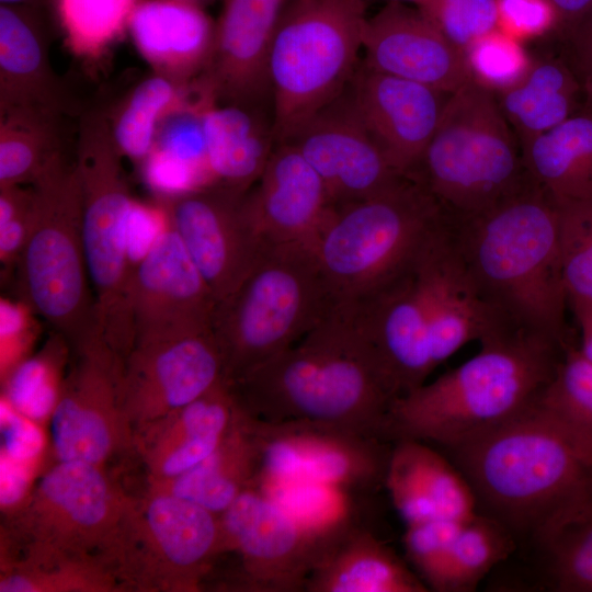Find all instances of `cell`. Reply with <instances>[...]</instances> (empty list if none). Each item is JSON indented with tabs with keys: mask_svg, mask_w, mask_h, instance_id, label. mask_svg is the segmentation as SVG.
<instances>
[{
	"mask_svg": "<svg viewBox=\"0 0 592 592\" xmlns=\"http://www.w3.org/2000/svg\"><path fill=\"white\" fill-rule=\"evenodd\" d=\"M340 305L396 397L426 383L466 343L508 325L479 293L446 214L397 272Z\"/></svg>",
	"mask_w": 592,
	"mask_h": 592,
	"instance_id": "cell-1",
	"label": "cell"
},
{
	"mask_svg": "<svg viewBox=\"0 0 592 592\" xmlns=\"http://www.w3.org/2000/svg\"><path fill=\"white\" fill-rule=\"evenodd\" d=\"M228 385L260 420L314 421L388 442L396 396L339 304L293 345Z\"/></svg>",
	"mask_w": 592,
	"mask_h": 592,
	"instance_id": "cell-2",
	"label": "cell"
},
{
	"mask_svg": "<svg viewBox=\"0 0 592 592\" xmlns=\"http://www.w3.org/2000/svg\"><path fill=\"white\" fill-rule=\"evenodd\" d=\"M479 342L480 351L460 366L392 401L388 442L449 449L520 418L534 408L572 341L505 326Z\"/></svg>",
	"mask_w": 592,
	"mask_h": 592,
	"instance_id": "cell-3",
	"label": "cell"
},
{
	"mask_svg": "<svg viewBox=\"0 0 592 592\" xmlns=\"http://www.w3.org/2000/svg\"><path fill=\"white\" fill-rule=\"evenodd\" d=\"M452 220L466 266L487 304L517 328L571 342L557 201L531 178L491 208Z\"/></svg>",
	"mask_w": 592,
	"mask_h": 592,
	"instance_id": "cell-4",
	"label": "cell"
},
{
	"mask_svg": "<svg viewBox=\"0 0 592 592\" xmlns=\"http://www.w3.org/2000/svg\"><path fill=\"white\" fill-rule=\"evenodd\" d=\"M446 451L470 486L478 513L504 526L517 544H531L592 486V468L535 408Z\"/></svg>",
	"mask_w": 592,
	"mask_h": 592,
	"instance_id": "cell-5",
	"label": "cell"
},
{
	"mask_svg": "<svg viewBox=\"0 0 592 592\" xmlns=\"http://www.w3.org/2000/svg\"><path fill=\"white\" fill-rule=\"evenodd\" d=\"M338 305L308 246L269 243L246 277L217 303L212 331L225 382L286 350Z\"/></svg>",
	"mask_w": 592,
	"mask_h": 592,
	"instance_id": "cell-6",
	"label": "cell"
},
{
	"mask_svg": "<svg viewBox=\"0 0 592 592\" xmlns=\"http://www.w3.org/2000/svg\"><path fill=\"white\" fill-rule=\"evenodd\" d=\"M453 219L478 215L531 179L493 91L471 79L449 94L412 175Z\"/></svg>",
	"mask_w": 592,
	"mask_h": 592,
	"instance_id": "cell-7",
	"label": "cell"
},
{
	"mask_svg": "<svg viewBox=\"0 0 592 592\" xmlns=\"http://www.w3.org/2000/svg\"><path fill=\"white\" fill-rule=\"evenodd\" d=\"M31 185L34 216L13 278L15 296L76 349L102 332L83 250L75 162L60 155Z\"/></svg>",
	"mask_w": 592,
	"mask_h": 592,
	"instance_id": "cell-8",
	"label": "cell"
},
{
	"mask_svg": "<svg viewBox=\"0 0 592 592\" xmlns=\"http://www.w3.org/2000/svg\"><path fill=\"white\" fill-rule=\"evenodd\" d=\"M123 158L106 112L84 110L79 116L75 159L83 250L102 335L124 360L134 343L129 293L135 269L130 237L135 201Z\"/></svg>",
	"mask_w": 592,
	"mask_h": 592,
	"instance_id": "cell-9",
	"label": "cell"
},
{
	"mask_svg": "<svg viewBox=\"0 0 592 592\" xmlns=\"http://www.w3.org/2000/svg\"><path fill=\"white\" fill-rule=\"evenodd\" d=\"M365 21V0L287 1L267 65L276 144L291 140L346 90Z\"/></svg>",
	"mask_w": 592,
	"mask_h": 592,
	"instance_id": "cell-10",
	"label": "cell"
},
{
	"mask_svg": "<svg viewBox=\"0 0 592 592\" xmlns=\"http://www.w3.org/2000/svg\"><path fill=\"white\" fill-rule=\"evenodd\" d=\"M445 212L415 179L334 206L310 243L338 304L350 303L397 272Z\"/></svg>",
	"mask_w": 592,
	"mask_h": 592,
	"instance_id": "cell-11",
	"label": "cell"
},
{
	"mask_svg": "<svg viewBox=\"0 0 592 592\" xmlns=\"http://www.w3.org/2000/svg\"><path fill=\"white\" fill-rule=\"evenodd\" d=\"M132 501L104 467L56 462L9 514L1 562L102 561Z\"/></svg>",
	"mask_w": 592,
	"mask_h": 592,
	"instance_id": "cell-12",
	"label": "cell"
},
{
	"mask_svg": "<svg viewBox=\"0 0 592 592\" xmlns=\"http://www.w3.org/2000/svg\"><path fill=\"white\" fill-rule=\"evenodd\" d=\"M223 553L220 514L148 489L133 498L103 563L124 591H197Z\"/></svg>",
	"mask_w": 592,
	"mask_h": 592,
	"instance_id": "cell-13",
	"label": "cell"
},
{
	"mask_svg": "<svg viewBox=\"0 0 592 592\" xmlns=\"http://www.w3.org/2000/svg\"><path fill=\"white\" fill-rule=\"evenodd\" d=\"M123 358L98 335L71 349L61 392L49 420L56 462L98 466L134 448V430L123 408Z\"/></svg>",
	"mask_w": 592,
	"mask_h": 592,
	"instance_id": "cell-14",
	"label": "cell"
},
{
	"mask_svg": "<svg viewBox=\"0 0 592 592\" xmlns=\"http://www.w3.org/2000/svg\"><path fill=\"white\" fill-rule=\"evenodd\" d=\"M251 424L260 449L257 477L308 480L346 491L385 482L389 442L306 420L270 422L251 415Z\"/></svg>",
	"mask_w": 592,
	"mask_h": 592,
	"instance_id": "cell-15",
	"label": "cell"
},
{
	"mask_svg": "<svg viewBox=\"0 0 592 592\" xmlns=\"http://www.w3.org/2000/svg\"><path fill=\"white\" fill-rule=\"evenodd\" d=\"M248 192L213 184L160 198L217 303L237 288L267 244L250 213Z\"/></svg>",
	"mask_w": 592,
	"mask_h": 592,
	"instance_id": "cell-16",
	"label": "cell"
},
{
	"mask_svg": "<svg viewBox=\"0 0 592 592\" xmlns=\"http://www.w3.org/2000/svg\"><path fill=\"white\" fill-rule=\"evenodd\" d=\"M129 304L133 345L212 330L216 297L169 221L135 265Z\"/></svg>",
	"mask_w": 592,
	"mask_h": 592,
	"instance_id": "cell-17",
	"label": "cell"
},
{
	"mask_svg": "<svg viewBox=\"0 0 592 592\" xmlns=\"http://www.w3.org/2000/svg\"><path fill=\"white\" fill-rule=\"evenodd\" d=\"M225 382L213 331L134 344L123 360L121 392L133 430L194 401Z\"/></svg>",
	"mask_w": 592,
	"mask_h": 592,
	"instance_id": "cell-18",
	"label": "cell"
},
{
	"mask_svg": "<svg viewBox=\"0 0 592 592\" xmlns=\"http://www.w3.org/2000/svg\"><path fill=\"white\" fill-rule=\"evenodd\" d=\"M223 553L238 555L246 585L255 591L304 590L321 555L318 543L255 488L221 514Z\"/></svg>",
	"mask_w": 592,
	"mask_h": 592,
	"instance_id": "cell-19",
	"label": "cell"
},
{
	"mask_svg": "<svg viewBox=\"0 0 592 592\" xmlns=\"http://www.w3.org/2000/svg\"><path fill=\"white\" fill-rule=\"evenodd\" d=\"M345 95L392 168L412 178L449 94L361 62Z\"/></svg>",
	"mask_w": 592,
	"mask_h": 592,
	"instance_id": "cell-20",
	"label": "cell"
},
{
	"mask_svg": "<svg viewBox=\"0 0 592 592\" xmlns=\"http://www.w3.org/2000/svg\"><path fill=\"white\" fill-rule=\"evenodd\" d=\"M287 143L319 174L333 207L377 194L406 177L389 163L352 109L345 91Z\"/></svg>",
	"mask_w": 592,
	"mask_h": 592,
	"instance_id": "cell-21",
	"label": "cell"
},
{
	"mask_svg": "<svg viewBox=\"0 0 592 592\" xmlns=\"http://www.w3.org/2000/svg\"><path fill=\"white\" fill-rule=\"evenodd\" d=\"M363 62L379 72L452 94L473 79L465 54L455 48L417 7L389 1L366 18Z\"/></svg>",
	"mask_w": 592,
	"mask_h": 592,
	"instance_id": "cell-22",
	"label": "cell"
},
{
	"mask_svg": "<svg viewBox=\"0 0 592 592\" xmlns=\"http://www.w3.org/2000/svg\"><path fill=\"white\" fill-rule=\"evenodd\" d=\"M288 0H223L209 61L198 77L219 103L257 107L269 86V57Z\"/></svg>",
	"mask_w": 592,
	"mask_h": 592,
	"instance_id": "cell-23",
	"label": "cell"
},
{
	"mask_svg": "<svg viewBox=\"0 0 592 592\" xmlns=\"http://www.w3.org/2000/svg\"><path fill=\"white\" fill-rule=\"evenodd\" d=\"M247 201L269 243L309 247L333 208L321 178L291 143L275 145Z\"/></svg>",
	"mask_w": 592,
	"mask_h": 592,
	"instance_id": "cell-24",
	"label": "cell"
},
{
	"mask_svg": "<svg viewBox=\"0 0 592 592\" xmlns=\"http://www.w3.org/2000/svg\"><path fill=\"white\" fill-rule=\"evenodd\" d=\"M77 114L66 83L49 56L42 11L0 4V111Z\"/></svg>",
	"mask_w": 592,
	"mask_h": 592,
	"instance_id": "cell-25",
	"label": "cell"
},
{
	"mask_svg": "<svg viewBox=\"0 0 592 592\" xmlns=\"http://www.w3.org/2000/svg\"><path fill=\"white\" fill-rule=\"evenodd\" d=\"M238 401L221 382L194 401L134 431V448L147 469L148 483L174 478L197 465L223 441Z\"/></svg>",
	"mask_w": 592,
	"mask_h": 592,
	"instance_id": "cell-26",
	"label": "cell"
},
{
	"mask_svg": "<svg viewBox=\"0 0 592 592\" xmlns=\"http://www.w3.org/2000/svg\"><path fill=\"white\" fill-rule=\"evenodd\" d=\"M384 486L407 525L468 521L478 513L474 492L462 473L421 441L392 442Z\"/></svg>",
	"mask_w": 592,
	"mask_h": 592,
	"instance_id": "cell-27",
	"label": "cell"
},
{
	"mask_svg": "<svg viewBox=\"0 0 592 592\" xmlns=\"http://www.w3.org/2000/svg\"><path fill=\"white\" fill-rule=\"evenodd\" d=\"M127 30L152 71L179 82L195 80L209 61L215 21L202 5L180 0H139Z\"/></svg>",
	"mask_w": 592,
	"mask_h": 592,
	"instance_id": "cell-28",
	"label": "cell"
},
{
	"mask_svg": "<svg viewBox=\"0 0 592 592\" xmlns=\"http://www.w3.org/2000/svg\"><path fill=\"white\" fill-rule=\"evenodd\" d=\"M309 592H426L421 578L366 530L349 527L315 563Z\"/></svg>",
	"mask_w": 592,
	"mask_h": 592,
	"instance_id": "cell-29",
	"label": "cell"
},
{
	"mask_svg": "<svg viewBox=\"0 0 592 592\" xmlns=\"http://www.w3.org/2000/svg\"><path fill=\"white\" fill-rule=\"evenodd\" d=\"M259 469L260 449L251 415L239 405L231 426L212 454L174 478L148 485L150 490L183 498L221 514L253 487Z\"/></svg>",
	"mask_w": 592,
	"mask_h": 592,
	"instance_id": "cell-30",
	"label": "cell"
},
{
	"mask_svg": "<svg viewBox=\"0 0 592 592\" xmlns=\"http://www.w3.org/2000/svg\"><path fill=\"white\" fill-rule=\"evenodd\" d=\"M207 166L213 184L248 192L263 173L275 146L255 107L207 99L202 106Z\"/></svg>",
	"mask_w": 592,
	"mask_h": 592,
	"instance_id": "cell-31",
	"label": "cell"
},
{
	"mask_svg": "<svg viewBox=\"0 0 592 592\" xmlns=\"http://www.w3.org/2000/svg\"><path fill=\"white\" fill-rule=\"evenodd\" d=\"M521 151L528 175L555 200L592 198V112L570 116Z\"/></svg>",
	"mask_w": 592,
	"mask_h": 592,
	"instance_id": "cell-32",
	"label": "cell"
},
{
	"mask_svg": "<svg viewBox=\"0 0 592 592\" xmlns=\"http://www.w3.org/2000/svg\"><path fill=\"white\" fill-rule=\"evenodd\" d=\"M500 92V107L523 146L576 114L582 82L563 60L544 58Z\"/></svg>",
	"mask_w": 592,
	"mask_h": 592,
	"instance_id": "cell-33",
	"label": "cell"
},
{
	"mask_svg": "<svg viewBox=\"0 0 592 592\" xmlns=\"http://www.w3.org/2000/svg\"><path fill=\"white\" fill-rule=\"evenodd\" d=\"M531 545L549 590L592 592V486L561 509Z\"/></svg>",
	"mask_w": 592,
	"mask_h": 592,
	"instance_id": "cell-34",
	"label": "cell"
},
{
	"mask_svg": "<svg viewBox=\"0 0 592 592\" xmlns=\"http://www.w3.org/2000/svg\"><path fill=\"white\" fill-rule=\"evenodd\" d=\"M194 80L179 82L152 71L140 80L107 114L117 149L124 158L141 166L155 147L162 119L195 100Z\"/></svg>",
	"mask_w": 592,
	"mask_h": 592,
	"instance_id": "cell-35",
	"label": "cell"
},
{
	"mask_svg": "<svg viewBox=\"0 0 592 592\" xmlns=\"http://www.w3.org/2000/svg\"><path fill=\"white\" fill-rule=\"evenodd\" d=\"M534 408L592 468V362L571 342Z\"/></svg>",
	"mask_w": 592,
	"mask_h": 592,
	"instance_id": "cell-36",
	"label": "cell"
},
{
	"mask_svg": "<svg viewBox=\"0 0 592 592\" xmlns=\"http://www.w3.org/2000/svg\"><path fill=\"white\" fill-rule=\"evenodd\" d=\"M59 116L0 111V186L31 185L60 155Z\"/></svg>",
	"mask_w": 592,
	"mask_h": 592,
	"instance_id": "cell-37",
	"label": "cell"
},
{
	"mask_svg": "<svg viewBox=\"0 0 592 592\" xmlns=\"http://www.w3.org/2000/svg\"><path fill=\"white\" fill-rule=\"evenodd\" d=\"M252 488L282 508L318 543L321 554L352 526L349 491L339 487L308 480L258 476Z\"/></svg>",
	"mask_w": 592,
	"mask_h": 592,
	"instance_id": "cell-38",
	"label": "cell"
},
{
	"mask_svg": "<svg viewBox=\"0 0 592 592\" xmlns=\"http://www.w3.org/2000/svg\"><path fill=\"white\" fill-rule=\"evenodd\" d=\"M514 536L494 520L477 513L466 521L433 581L436 592H470L516 550Z\"/></svg>",
	"mask_w": 592,
	"mask_h": 592,
	"instance_id": "cell-39",
	"label": "cell"
},
{
	"mask_svg": "<svg viewBox=\"0 0 592 592\" xmlns=\"http://www.w3.org/2000/svg\"><path fill=\"white\" fill-rule=\"evenodd\" d=\"M71 348L52 331L41 349L1 379L3 397L18 412L43 424L57 406L68 369Z\"/></svg>",
	"mask_w": 592,
	"mask_h": 592,
	"instance_id": "cell-40",
	"label": "cell"
},
{
	"mask_svg": "<svg viewBox=\"0 0 592 592\" xmlns=\"http://www.w3.org/2000/svg\"><path fill=\"white\" fill-rule=\"evenodd\" d=\"M1 592L123 591L99 559H58L43 562H1Z\"/></svg>",
	"mask_w": 592,
	"mask_h": 592,
	"instance_id": "cell-41",
	"label": "cell"
},
{
	"mask_svg": "<svg viewBox=\"0 0 592 592\" xmlns=\"http://www.w3.org/2000/svg\"><path fill=\"white\" fill-rule=\"evenodd\" d=\"M139 0H53L71 53L99 58L128 29Z\"/></svg>",
	"mask_w": 592,
	"mask_h": 592,
	"instance_id": "cell-42",
	"label": "cell"
},
{
	"mask_svg": "<svg viewBox=\"0 0 592 592\" xmlns=\"http://www.w3.org/2000/svg\"><path fill=\"white\" fill-rule=\"evenodd\" d=\"M556 201L561 270L568 301L592 305V198Z\"/></svg>",
	"mask_w": 592,
	"mask_h": 592,
	"instance_id": "cell-43",
	"label": "cell"
},
{
	"mask_svg": "<svg viewBox=\"0 0 592 592\" xmlns=\"http://www.w3.org/2000/svg\"><path fill=\"white\" fill-rule=\"evenodd\" d=\"M465 58L473 79L492 91L519 82L533 62L521 41L499 29L473 43Z\"/></svg>",
	"mask_w": 592,
	"mask_h": 592,
	"instance_id": "cell-44",
	"label": "cell"
},
{
	"mask_svg": "<svg viewBox=\"0 0 592 592\" xmlns=\"http://www.w3.org/2000/svg\"><path fill=\"white\" fill-rule=\"evenodd\" d=\"M458 50L498 30L497 0H425L417 7Z\"/></svg>",
	"mask_w": 592,
	"mask_h": 592,
	"instance_id": "cell-45",
	"label": "cell"
},
{
	"mask_svg": "<svg viewBox=\"0 0 592 592\" xmlns=\"http://www.w3.org/2000/svg\"><path fill=\"white\" fill-rule=\"evenodd\" d=\"M34 216L32 185L0 186V269L3 285L13 282Z\"/></svg>",
	"mask_w": 592,
	"mask_h": 592,
	"instance_id": "cell-46",
	"label": "cell"
},
{
	"mask_svg": "<svg viewBox=\"0 0 592 592\" xmlns=\"http://www.w3.org/2000/svg\"><path fill=\"white\" fill-rule=\"evenodd\" d=\"M43 320L16 296L0 298V375L3 379L33 352Z\"/></svg>",
	"mask_w": 592,
	"mask_h": 592,
	"instance_id": "cell-47",
	"label": "cell"
},
{
	"mask_svg": "<svg viewBox=\"0 0 592 592\" xmlns=\"http://www.w3.org/2000/svg\"><path fill=\"white\" fill-rule=\"evenodd\" d=\"M465 522L432 520L407 525L403 536L407 557L429 590Z\"/></svg>",
	"mask_w": 592,
	"mask_h": 592,
	"instance_id": "cell-48",
	"label": "cell"
},
{
	"mask_svg": "<svg viewBox=\"0 0 592 592\" xmlns=\"http://www.w3.org/2000/svg\"><path fill=\"white\" fill-rule=\"evenodd\" d=\"M498 29L522 41L544 35L558 26L555 9L547 0H497Z\"/></svg>",
	"mask_w": 592,
	"mask_h": 592,
	"instance_id": "cell-49",
	"label": "cell"
},
{
	"mask_svg": "<svg viewBox=\"0 0 592 592\" xmlns=\"http://www.w3.org/2000/svg\"><path fill=\"white\" fill-rule=\"evenodd\" d=\"M1 454L34 465L44 448L39 423L18 412L1 397Z\"/></svg>",
	"mask_w": 592,
	"mask_h": 592,
	"instance_id": "cell-50",
	"label": "cell"
},
{
	"mask_svg": "<svg viewBox=\"0 0 592 592\" xmlns=\"http://www.w3.org/2000/svg\"><path fill=\"white\" fill-rule=\"evenodd\" d=\"M1 509L10 514L18 510L29 498L32 488V464L14 460L3 454L0 457Z\"/></svg>",
	"mask_w": 592,
	"mask_h": 592,
	"instance_id": "cell-51",
	"label": "cell"
},
{
	"mask_svg": "<svg viewBox=\"0 0 592 592\" xmlns=\"http://www.w3.org/2000/svg\"><path fill=\"white\" fill-rule=\"evenodd\" d=\"M565 35L569 44L573 70L582 80L592 69V4L565 32Z\"/></svg>",
	"mask_w": 592,
	"mask_h": 592,
	"instance_id": "cell-52",
	"label": "cell"
},
{
	"mask_svg": "<svg viewBox=\"0 0 592 592\" xmlns=\"http://www.w3.org/2000/svg\"><path fill=\"white\" fill-rule=\"evenodd\" d=\"M568 303L580 331L581 342L579 349L592 362V305L577 300H569Z\"/></svg>",
	"mask_w": 592,
	"mask_h": 592,
	"instance_id": "cell-53",
	"label": "cell"
},
{
	"mask_svg": "<svg viewBox=\"0 0 592 592\" xmlns=\"http://www.w3.org/2000/svg\"><path fill=\"white\" fill-rule=\"evenodd\" d=\"M556 11L563 33L591 7L592 0H547Z\"/></svg>",
	"mask_w": 592,
	"mask_h": 592,
	"instance_id": "cell-54",
	"label": "cell"
},
{
	"mask_svg": "<svg viewBox=\"0 0 592 592\" xmlns=\"http://www.w3.org/2000/svg\"><path fill=\"white\" fill-rule=\"evenodd\" d=\"M49 3H53V0H0V4L30 8L38 11H42Z\"/></svg>",
	"mask_w": 592,
	"mask_h": 592,
	"instance_id": "cell-55",
	"label": "cell"
},
{
	"mask_svg": "<svg viewBox=\"0 0 592 592\" xmlns=\"http://www.w3.org/2000/svg\"><path fill=\"white\" fill-rule=\"evenodd\" d=\"M582 82V96H583V110L592 112V69L583 77Z\"/></svg>",
	"mask_w": 592,
	"mask_h": 592,
	"instance_id": "cell-56",
	"label": "cell"
},
{
	"mask_svg": "<svg viewBox=\"0 0 592 592\" xmlns=\"http://www.w3.org/2000/svg\"><path fill=\"white\" fill-rule=\"evenodd\" d=\"M389 1H398V2H412L415 7L420 5L425 0H389Z\"/></svg>",
	"mask_w": 592,
	"mask_h": 592,
	"instance_id": "cell-57",
	"label": "cell"
},
{
	"mask_svg": "<svg viewBox=\"0 0 592 592\" xmlns=\"http://www.w3.org/2000/svg\"><path fill=\"white\" fill-rule=\"evenodd\" d=\"M180 1L191 2V3H195L203 7V4L206 3L208 0H180Z\"/></svg>",
	"mask_w": 592,
	"mask_h": 592,
	"instance_id": "cell-58",
	"label": "cell"
}]
</instances>
